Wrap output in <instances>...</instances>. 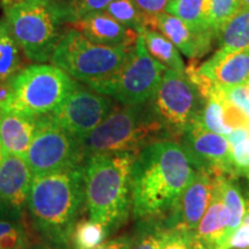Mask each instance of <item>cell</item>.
I'll use <instances>...</instances> for the list:
<instances>
[{"mask_svg": "<svg viewBox=\"0 0 249 249\" xmlns=\"http://www.w3.org/2000/svg\"><path fill=\"white\" fill-rule=\"evenodd\" d=\"M197 71L218 86L233 87L244 85L249 77V49L218 51L197 67Z\"/></svg>", "mask_w": 249, "mask_h": 249, "instance_id": "16", "label": "cell"}, {"mask_svg": "<svg viewBox=\"0 0 249 249\" xmlns=\"http://www.w3.org/2000/svg\"><path fill=\"white\" fill-rule=\"evenodd\" d=\"M73 26L91 42L104 46L132 48L139 36L135 30L117 22L104 11L86 15Z\"/></svg>", "mask_w": 249, "mask_h": 249, "instance_id": "17", "label": "cell"}, {"mask_svg": "<svg viewBox=\"0 0 249 249\" xmlns=\"http://www.w3.org/2000/svg\"><path fill=\"white\" fill-rule=\"evenodd\" d=\"M167 129L151 105L117 107L81 141L83 155L136 152L151 143L163 141Z\"/></svg>", "mask_w": 249, "mask_h": 249, "instance_id": "4", "label": "cell"}, {"mask_svg": "<svg viewBox=\"0 0 249 249\" xmlns=\"http://www.w3.org/2000/svg\"><path fill=\"white\" fill-rule=\"evenodd\" d=\"M37 130V118L18 112L0 114V143L5 155L26 157Z\"/></svg>", "mask_w": 249, "mask_h": 249, "instance_id": "18", "label": "cell"}, {"mask_svg": "<svg viewBox=\"0 0 249 249\" xmlns=\"http://www.w3.org/2000/svg\"><path fill=\"white\" fill-rule=\"evenodd\" d=\"M113 110L107 96L79 86L48 117L60 128L82 141Z\"/></svg>", "mask_w": 249, "mask_h": 249, "instance_id": "11", "label": "cell"}, {"mask_svg": "<svg viewBox=\"0 0 249 249\" xmlns=\"http://www.w3.org/2000/svg\"><path fill=\"white\" fill-rule=\"evenodd\" d=\"M181 136V145L196 169L208 171L214 177H235L231 164V147L225 136L205 130L195 121Z\"/></svg>", "mask_w": 249, "mask_h": 249, "instance_id": "12", "label": "cell"}, {"mask_svg": "<svg viewBox=\"0 0 249 249\" xmlns=\"http://www.w3.org/2000/svg\"><path fill=\"white\" fill-rule=\"evenodd\" d=\"M246 85H247V87H248V90H249V77H248V80H247V82H246Z\"/></svg>", "mask_w": 249, "mask_h": 249, "instance_id": "43", "label": "cell"}, {"mask_svg": "<svg viewBox=\"0 0 249 249\" xmlns=\"http://www.w3.org/2000/svg\"><path fill=\"white\" fill-rule=\"evenodd\" d=\"M192 234L193 233L176 232L171 230L161 249H193Z\"/></svg>", "mask_w": 249, "mask_h": 249, "instance_id": "35", "label": "cell"}, {"mask_svg": "<svg viewBox=\"0 0 249 249\" xmlns=\"http://www.w3.org/2000/svg\"><path fill=\"white\" fill-rule=\"evenodd\" d=\"M248 208H249V202H248Z\"/></svg>", "mask_w": 249, "mask_h": 249, "instance_id": "45", "label": "cell"}, {"mask_svg": "<svg viewBox=\"0 0 249 249\" xmlns=\"http://www.w3.org/2000/svg\"><path fill=\"white\" fill-rule=\"evenodd\" d=\"M242 223L247 224V225H249V208H248V210L246 211V213H245V216H244V220H242Z\"/></svg>", "mask_w": 249, "mask_h": 249, "instance_id": "40", "label": "cell"}, {"mask_svg": "<svg viewBox=\"0 0 249 249\" xmlns=\"http://www.w3.org/2000/svg\"><path fill=\"white\" fill-rule=\"evenodd\" d=\"M239 11V0H208V23L217 35L220 28Z\"/></svg>", "mask_w": 249, "mask_h": 249, "instance_id": "30", "label": "cell"}, {"mask_svg": "<svg viewBox=\"0 0 249 249\" xmlns=\"http://www.w3.org/2000/svg\"><path fill=\"white\" fill-rule=\"evenodd\" d=\"M149 104L174 136H181L200 113L203 97L185 71L167 68Z\"/></svg>", "mask_w": 249, "mask_h": 249, "instance_id": "9", "label": "cell"}, {"mask_svg": "<svg viewBox=\"0 0 249 249\" xmlns=\"http://www.w3.org/2000/svg\"><path fill=\"white\" fill-rule=\"evenodd\" d=\"M171 230L158 224H148L135 238H132L129 249H161Z\"/></svg>", "mask_w": 249, "mask_h": 249, "instance_id": "31", "label": "cell"}, {"mask_svg": "<svg viewBox=\"0 0 249 249\" xmlns=\"http://www.w3.org/2000/svg\"><path fill=\"white\" fill-rule=\"evenodd\" d=\"M136 152L89 156L85 166V201L90 219L108 230L128 216L130 173Z\"/></svg>", "mask_w": 249, "mask_h": 249, "instance_id": "3", "label": "cell"}, {"mask_svg": "<svg viewBox=\"0 0 249 249\" xmlns=\"http://www.w3.org/2000/svg\"><path fill=\"white\" fill-rule=\"evenodd\" d=\"M104 12H107L117 22L135 30L138 34L144 29L145 14L140 11L133 0H113Z\"/></svg>", "mask_w": 249, "mask_h": 249, "instance_id": "27", "label": "cell"}, {"mask_svg": "<svg viewBox=\"0 0 249 249\" xmlns=\"http://www.w3.org/2000/svg\"><path fill=\"white\" fill-rule=\"evenodd\" d=\"M233 178L234 177L230 176L214 177L216 192L231 213V224H230L231 234L241 225L246 213V202L244 196L241 195L240 189L233 181Z\"/></svg>", "mask_w": 249, "mask_h": 249, "instance_id": "23", "label": "cell"}, {"mask_svg": "<svg viewBox=\"0 0 249 249\" xmlns=\"http://www.w3.org/2000/svg\"><path fill=\"white\" fill-rule=\"evenodd\" d=\"M231 213L214 188L213 198L202 217L194 238L203 249H222L231 235Z\"/></svg>", "mask_w": 249, "mask_h": 249, "instance_id": "19", "label": "cell"}, {"mask_svg": "<svg viewBox=\"0 0 249 249\" xmlns=\"http://www.w3.org/2000/svg\"><path fill=\"white\" fill-rule=\"evenodd\" d=\"M110 230L92 219H83L75 224L71 234L73 249H93L105 241Z\"/></svg>", "mask_w": 249, "mask_h": 249, "instance_id": "26", "label": "cell"}, {"mask_svg": "<svg viewBox=\"0 0 249 249\" xmlns=\"http://www.w3.org/2000/svg\"><path fill=\"white\" fill-rule=\"evenodd\" d=\"M60 4L67 22L74 23L86 15L105 11L113 0H57Z\"/></svg>", "mask_w": 249, "mask_h": 249, "instance_id": "29", "label": "cell"}, {"mask_svg": "<svg viewBox=\"0 0 249 249\" xmlns=\"http://www.w3.org/2000/svg\"><path fill=\"white\" fill-rule=\"evenodd\" d=\"M219 49L229 51L249 49V9H240L218 31Z\"/></svg>", "mask_w": 249, "mask_h": 249, "instance_id": "22", "label": "cell"}, {"mask_svg": "<svg viewBox=\"0 0 249 249\" xmlns=\"http://www.w3.org/2000/svg\"><path fill=\"white\" fill-rule=\"evenodd\" d=\"M2 158H4V152H2V147H1V143H0V163H1Z\"/></svg>", "mask_w": 249, "mask_h": 249, "instance_id": "41", "label": "cell"}, {"mask_svg": "<svg viewBox=\"0 0 249 249\" xmlns=\"http://www.w3.org/2000/svg\"><path fill=\"white\" fill-rule=\"evenodd\" d=\"M249 138V128L247 126L238 127L234 128L231 133L227 135V141L230 143V147H234L235 144H238L239 142H241L242 140Z\"/></svg>", "mask_w": 249, "mask_h": 249, "instance_id": "38", "label": "cell"}, {"mask_svg": "<svg viewBox=\"0 0 249 249\" xmlns=\"http://www.w3.org/2000/svg\"><path fill=\"white\" fill-rule=\"evenodd\" d=\"M22 67L21 48L6 21H0V83L9 81Z\"/></svg>", "mask_w": 249, "mask_h": 249, "instance_id": "24", "label": "cell"}, {"mask_svg": "<svg viewBox=\"0 0 249 249\" xmlns=\"http://www.w3.org/2000/svg\"><path fill=\"white\" fill-rule=\"evenodd\" d=\"M194 121L205 130L220 135H229L232 132L233 129L226 124L220 86L216 83L213 86L208 95L203 98V105Z\"/></svg>", "mask_w": 249, "mask_h": 249, "instance_id": "20", "label": "cell"}, {"mask_svg": "<svg viewBox=\"0 0 249 249\" xmlns=\"http://www.w3.org/2000/svg\"><path fill=\"white\" fill-rule=\"evenodd\" d=\"M83 201V167L74 166L34 177L27 207L43 238L55 247L67 249Z\"/></svg>", "mask_w": 249, "mask_h": 249, "instance_id": "2", "label": "cell"}, {"mask_svg": "<svg viewBox=\"0 0 249 249\" xmlns=\"http://www.w3.org/2000/svg\"><path fill=\"white\" fill-rule=\"evenodd\" d=\"M6 22L21 51L30 61L43 64L53 54L66 21L57 0H18L5 7Z\"/></svg>", "mask_w": 249, "mask_h": 249, "instance_id": "5", "label": "cell"}, {"mask_svg": "<svg viewBox=\"0 0 249 249\" xmlns=\"http://www.w3.org/2000/svg\"><path fill=\"white\" fill-rule=\"evenodd\" d=\"M82 144L54 124L48 114L37 118V130L26 160L34 177L79 166L83 157Z\"/></svg>", "mask_w": 249, "mask_h": 249, "instance_id": "10", "label": "cell"}, {"mask_svg": "<svg viewBox=\"0 0 249 249\" xmlns=\"http://www.w3.org/2000/svg\"><path fill=\"white\" fill-rule=\"evenodd\" d=\"M30 244L23 223L15 218H0V249H27Z\"/></svg>", "mask_w": 249, "mask_h": 249, "instance_id": "28", "label": "cell"}, {"mask_svg": "<svg viewBox=\"0 0 249 249\" xmlns=\"http://www.w3.org/2000/svg\"><path fill=\"white\" fill-rule=\"evenodd\" d=\"M140 35L143 37L145 48L152 58L171 70L185 71V62L180 55L179 50L163 34L157 30L143 29Z\"/></svg>", "mask_w": 249, "mask_h": 249, "instance_id": "21", "label": "cell"}, {"mask_svg": "<svg viewBox=\"0 0 249 249\" xmlns=\"http://www.w3.org/2000/svg\"><path fill=\"white\" fill-rule=\"evenodd\" d=\"M133 1L145 15H157L164 13L170 0H133Z\"/></svg>", "mask_w": 249, "mask_h": 249, "instance_id": "36", "label": "cell"}, {"mask_svg": "<svg viewBox=\"0 0 249 249\" xmlns=\"http://www.w3.org/2000/svg\"><path fill=\"white\" fill-rule=\"evenodd\" d=\"M240 9H249V0H239Z\"/></svg>", "mask_w": 249, "mask_h": 249, "instance_id": "39", "label": "cell"}, {"mask_svg": "<svg viewBox=\"0 0 249 249\" xmlns=\"http://www.w3.org/2000/svg\"><path fill=\"white\" fill-rule=\"evenodd\" d=\"M220 89L224 99L249 118V90L247 85L244 83L233 87L220 86Z\"/></svg>", "mask_w": 249, "mask_h": 249, "instance_id": "32", "label": "cell"}, {"mask_svg": "<svg viewBox=\"0 0 249 249\" xmlns=\"http://www.w3.org/2000/svg\"><path fill=\"white\" fill-rule=\"evenodd\" d=\"M33 179L34 174L23 157L4 156L0 163V218H20Z\"/></svg>", "mask_w": 249, "mask_h": 249, "instance_id": "15", "label": "cell"}, {"mask_svg": "<svg viewBox=\"0 0 249 249\" xmlns=\"http://www.w3.org/2000/svg\"><path fill=\"white\" fill-rule=\"evenodd\" d=\"M9 83L11 96L2 112H18L35 118L54 111L79 86L61 68L45 64L24 68Z\"/></svg>", "mask_w": 249, "mask_h": 249, "instance_id": "6", "label": "cell"}, {"mask_svg": "<svg viewBox=\"0 0 249 249\" xmlns=\"http://www.w3.org/2000/svg\"><path fill=\"white\" fill-rule=\"evenodd\" d=\"M30 249H49V248L44 247V246H36V247H33V248H30Z\"/></svg>", "mask_w": 249, "mask_h": 249, "instance_id": "42", "label": "cell"}, {"mask_svg": "<svg viewBox=\"0 0 249 249\" xmlns=\"http://www.w3.org/2000/svg\"><path fill=\"white\" fill-rule=\"evenodd\" d=\"M132 48L96 44L73 28L65 31L50 61L70 76L89 85L116 73Z\"/></svg>", "mask_w": 249, "mask_h": 249, "instance_id": "8", "label": "cell"}, {"mask_svg": "<svg viewBox=\"0 0 249 249\" xmlns=\"http://www.w3.org/2000/svg\"><path fill=\"white\" fill-rule=\"evenodd\" d=\"M231 164L234 176L249 178V138L231 148Z\"/></svg>", "mask_w": 249, "mask_h": 249, "instance_id": "33", "label": "cell"}, {"mask_svg": "<svg viewBox=\"0 0 249 249\" xmlns=\"http://www.w3.org/2000/svg\"><path fill=\"white\" fill-rule=\"evenodd\" d=\"M166 70V66L149 54L143 37L139 34L135 44L119 70L107 79L88 86L121 105L136 107L150 101Z\"/></svg>", "mask_w": 249, "mask_h": 249, "instance_id": "7", "label": "cell"}, {"mask_svg": "<svg viewBox=\"0 0 249 249\" xmlns=\"http://www.w3.org/2000/svg\"><path fill=\"white\" fill-rule=\"evenodd\" d=\"M213 174L205 170L196 171L195 177L170 213L166 226L176 232L194 233L213 201Z\"/></svg>", "mask_w": 249, "mask_h": 249, "instance_id": "13", "label": "cell"}, {"mask_svg": "<svg viewBox=\"0 0 249 249\" xmlns=\"http://www.w3.org/2000/svg\"><path fill=\"white\" fill-rule=\"evenodd\" d=\"M197 169L180 143L163 140L143 148L130 173L135 218L154 220L172 213Z\"/></svg>", "mask_w": 249, "mask_h": 249, "instance_id": "1", "label": "cell"}, {"mask_svg": "<svg viewBox=\"0 0 249 249\" xmlns=\"http://www.w3.org/2000/svg\"><path fill=\"white\" fill-rule=\"evenodd\" d=\"M247 127L249 128V118H248V121H247Z\"/></svg>", "mask_w": 249, "mask_h": 249, "instance_id": "44", "label": "cell"}, {"mask_svg": "<svg viewBox=\"0 0 249 249\" xmlns=\"http://www.w3.org/2000/svg\"><path fill=\"white\" fill-rule=\"evenodd\" d=\"M132 244V238L129 236H119V238L113 239V240L104 241L102 245L93 249H129Z\"/></svg>", "mask_w": 249, "mask_h": 249, "instance_id": "37", "label": "cell"}, {"mask_svg": "<svg viewBox=\"0 0 249 249\" xmlns=\"http://www.w3.org/2000/svg\"><path fill=\"white\" fill-rule=\"evenodd\" d=\"M222 249H249V225L242 223L230 235Z\"/></svg>", "mask_w": 249, "mask_h": 249, "instance_id": "34", "label": "cell"}, {"mask_svg": "<svg viewBox=\"0 0 249 249\" xmlns=\"http://www.w3.org/2000/svg\"><path fill=\"white\" fill-rule=\"evenodd\" d=\"M207 7L208 0H170L165 12L192 27L210 28Z\"/></svg>", "mask_w": 249, "mask_h": 249, "instance_id": "25", "label": "cell"}, {"mask_svg": "<svg viewBox=\"0 0 249 249\" xmlns=\"http://www.w3.org/2000/svg\"><path fill=\"white\" fill-rule=\"evenodd\" d=\"M144 29L160 31L173 45L192 60H197L211 50L216 34L210 28H195L180 18L167 14L145 15Z\"/></svg>", "mask_w": 249, "mask_h": 249, "instance_id": "14", "label": "cell"}]
</instances>
